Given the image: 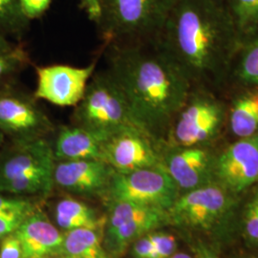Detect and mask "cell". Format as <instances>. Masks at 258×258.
Segmentation results:
<instances>
[{"mask_svg": "<svg viewBox=\"0 0 258 258\" xmlns=\"http://www.w3.org/2000/svg\"><path fill=\"white\" fill-rule=\"evenodd\" d=\"M156 42L194 89L208 93L231 81L243 46L231 15L219 0H180Z\"/></svg>", "mask_w": 258, "mask_h": 258, "instance_id": "obj_1", "label": "cell"}, {"mask_svg": "<svg viewBox=\"0 0 258 258\" xmlns=\"http://www.w3.org/2000/svg\"><path fill=\"white\" fill-rule=\"evenodd\" d=\"M106 46L107 67L123 93L136 125L157 142L167 138L194 87L157 44Z\"/></svg>", "mask_w": 258, "mask_h": 258, "instance_id": "obj_2", "label": "cell"}, {"mask_svg": "<svg viewBox=\"0 0 258 258\" xmlns=\"http://www.w3.org/2000/svg\"><path fill=\"white\" fill-rule=\"evenodd\" d=\"M55 158L47 138L13 143L0 150V194L21 197L48 194L54 187Z\"/></svg>", "mask_w": 258, "mask_h": 258, "instance_id": "obj_3", "label": "cell"}, {"mask_svg": "<svg viewBox=\"0 0 258 258\" xmlns=\"http://www.w3.org/2000/svg\"><path fill=\"white\" fill-rule=\"evenodd\" d=\"M180 0H102L97 28L105 45L156 42Z\"/></svg>", "mask_w": 258, "mask_h": 258, "instance_id": "obj_4", "label": "cell"}, {"mask_svg": "<svg viewBox=\"0 0 258 258\" xmlns=\"http://www.w3.org/2000/svg\"><path fill=\"white\" fill-rule=\"evenodd\" d=\"M71 123L104 140L136 125L123 93L106 68L93 75L83 99L74 107Z\"/></svg>", "mask_w": 258, "mask_h": 258, "instance_id": "obj_5", "label": "cell"}, {"mask_svg": "<svg viewBox=\"0 0 258 258\" xmlns=\"http://www.w3.org/2000/svg\"><path fill=\"white\" fill-rule=\"evenodd\" d=\"M50 117L33 94L17 84L0 91V131L13 143L47 138L55 131Z\"/></svg>", "mask_w": 258, "mask_h": 258, "instance_id": "obj_6", "label": "cell"}, {"mask_svg": "<svg viewBox=\"0 0 258 258\" xmlns=\"http://www.w3.org/2000/svg\"><path fill=\"white\" fill-rule=\"evenodd\" d=\"M106 196L111 202L127 201L168 211L180 196V189L163 165L114 172Z\"/></svg>", "mask_w": 258, "mask_h": 258, "instance_id": "obj_7", "label": "cell"}, {"mask_svg": "<svg viewBox=\"0 0 258 258\" xmlns=\"http://www.w3.org/2000/svg\"><path fill=\"white\" fill-rule=\"evenodd\" d=\"M212 94L195 89L191 92L167 135L170 146L198 147L218 132L226 118V110Z\"/></svg>", "mask_w": 258, "mask_h": 258, "instance_id": "obj_8", "label": "cell"}, {"mask_svg": "<svg viewBox=\"0 0 258 258\" xmlns=\"http://www.w3.org/2000/svg\"><path fill=\"white\" fill-rule=\"evenodd\" d=\"M111 203L104 238L109 255L119 256L135 240L170 221L168 212L160 208L127 201Z\"/></svg>", "mask_w": 258, "mask_h": 258, "instance_id": "obj_9", "label": "cell"}, {"mask_svg": "<svg viewBox=\"0 0 258 258\" xmlns=\"http://www.w3.org/2000/svg\"><path fill=\"white\" fill-rule=\"evenodd\" d=\"M98 59L84 67L69 64L36 66L37 84L33 95L59 107H75L83 99L95 74Z\"/></svg>", "mask_w": 258, "mask_h": 258, "instance_id": "obj_10", "label": "cell"}, {"mask_svg": "<svg viewBox=\"0 0 258 258\" xmlns=\"http://www.w3.org/2000/svg\"><path fill=\"white\" fill-rule=\"evenodd\" d=\"M155 139L136 125L113 133L103 142L102 160L116 172H129L162 165Z\"/></svg>", "mask_w": 258, "mask_h": 258, "instance_id": "obj_11", "label": "cell"}, {"mask_svg": "<svg viewBox=\"0 0 258 258\" xmlns=\"http://www.w3.org/2000/svg\"><path fill=\"white\" fill-rule=\"evenodd\" d=\"M230 207V198L221 186L205 184L186 191L169 208L170 220L190 227H211Z\"/></svg>", "mask_w": 258, "mask_h": 258, "instance_id": "obj_12", "label": "cell"}, {"mask_svg": "<svg viewBox=\"0 0 258 258\" xmlns=\"http://www.w3.org/2000/svg\"><path fill=\"white\" fill-rule=\"evenodd\" d=\"M214 175L233 192H241L258 180V132L231 145L214 163Z\"/></svg>", "mask_w": 258, "mask_h": 258, "instance_id": "obj_13", "label": "cell"}, {"mask_svg": "<svg viewBox=\"0 0 258 258\" xmlns=\"http://www.w3.org/2000/svg\"><path fill=\"white\" fill-rule=\"evenodd\" d=\"M115 170L102 160L57 161L55 185L79 195H106Z\"/></svg>", "mask_w": 258, "mask_h": 258, "instance_id": "obj_14", "label": "cell"}, {"mask_svg": "<svg viewBox=\"0 0 258 258\" xmlns=\"http://www.w3.org/2000/svg\"><path fill=\"white\" fill-rule=\"evenodd\" d=\"M162 165L179 189L191 190L210 184L214 165L209 153L199 147L170 146L162 154Z\"/></svg>", "mask_w": 258, "mask_h": 258, "instance_id": "obj_15", "label": "cell"}, {"mask_svg": "<svg viewBox=\"0 0 258 258\" xmlns=\"http://www.w3.org/2000/svg\"><path fill=\"white\" fill-rule=\"evenodd\" d=\"M24 258L49 257L61 252L63 235L41 212L34 211L15 232Z\"/></svg>", "mask_w": 258, "mask_h": 258, "instance_id": "obj_16", "label": "cell"}, {"mask_svg": "<svg viewBox=\"0 0 258 258\" xmlns=\"http://www.w3.org/2000/svg\"><path fill=\"white\" fill-rule=\"evenodd\" d=\"M55 131L52 147L56 162L102 160L104 139L72 123L60 125Z\"/></svg>", "mask_w": 258, "mask_h": 258, "instance_id": "obj_17", "label": "cell"}, {"mask_svg": "<svg viewBox=\"0 0 258 258\" xmlns=\"http://www.w3.org/2000/svg\"><path fill=\"white\" fill-rule=\"evenodd\" d=\"M29 65L31 57L24 45L0 33V91L17 84L19 74Z\"/></svg>", "mask_w": 258, "mask_h": 258, "instance_id": "obj_18", "label": "cell"}, {"mask_svg": "<svg viewBox=\"0 0 258 258\" xmlns=\"http://www.w3.org/2000/svg\"><path fill=\"white\" fill-rule=\"evenodd\" d=\"M60 255L62 258H110L98 231L85 228L66 231Z\"/></svg>", "mask_w": 258, "mask_h": 258, "instance_id": "obj_19", "label": "cell"}, {"mask_svg": "<svg viewBox=\"0 0 258 258\" xmlns=\"http://www.w3.org/2000/svg\"><path fill=\"white\" fill-rule=\"evenodd\" d=\"M55 214L58 227L66 231L83 228L98 231L105 224L91 208L70 198H65L57 203Z\"/></svg>", "mask_w": 258, "mask_h": 258, "instance_id": "obj_20", "label": "cell"}, {"mask_svg": "<svg viewBox=\"0 0 258 258\" xmlns=\"http://www.w3.org/2000/svg\"><path fill=\"white\" fill-rule=\"evenodd\" d=\"M230 126L234 135L246 138L258 132V91L238 97L230 110Z\"/></svg>", "mask_w": 258, "mask_h": 258, "instance_id": "obj_21", "label": "cell"}, {"mask_svg": "<svg viewBox=\"0 0 258 258\" xmlns=\"http://www.w3.org/2000/svg\"><path fill=\"white\" fill-rule=\"evenodd\" d=\"M239 35L242 45L258 37V0H222Z\"/></svg>", "mask_w": 258, "mask_h": 258, "instance_id": "obj_22", "label": "cell"}, {"mask_svg": "<svg viewBox=\"0 0 258 258\" xmlns=\"http://www.w3.org/2000/svg\"><path fill=\"white\" fill-rule=\"evenodd\" d=\"M231 80L245 86H258V37L240 49Z\"/></svg>", "mask_w": 258, "mask_h": 258, "instance_id": "obj_23", "label": "cell"}, {"mask_svg": "<svg viewBox=\"0 0 258 258\" xmlns=\"http://www.w3.org/2000/svg\"><path fill=\"white\" fill-rule=\"evenodd\" d=\"M31 25L22 14L19 0H0V33L20 41Z\"/></svg>", "mask_w": 258, "mask_h": 258, "instance_id": "obj_24", "label": "cell"}, {"mask_svg": "<svg viewBox=\"0 0 258 258\" xmlns=\"http://www.w3.org/2000/svg\"><path fill=\"white\" fill-rule=\"evenodd\" d=\"M155 251L152 258H170L175 253V237L166 232H150Z\"/></svg>", "mask_w": 258, "mask_h": 258, "instance_id": "obj_25", "label": "cell"}, {"mask_svg": "<svg viewBox=\"0 0 258 258\" xmlns=\"http://www.w3.org/2000/svg\"><path fill=\"white\" fill-rule=\"evenodd\" d=\"M54 0H19L23 16L29 20L41 19L51 8Z\"/></svg>", "mask_w": 258, "mask_h": 258, "instance_id": "obj_26", "label": "cell"}, {"mask_svg": "<svg viewBox=\"0 0 258 258\" xmlns=\"http://www.w3.org/2000/svg\"><path fill=\"white\" fill-rule=\"evenodd\" d=\"M245 231L250 239L258 241V191L248 204L245 213Z\"/></svg>", "mask_w": 258, "mask_h": 258, "instance_id": "obj_27", "label": "cell"}, {"mask_svg": "<svg viewBox=\"0 0 258 258\" xmlns=\"http://www.w3.org/2000/svg\"><path fill=\"white\" fill-rule=\"evenodd\" d=\"M0 258H24L21 243L16 233L0 240Z\"/></svg>", "mask_w": 258, "mask_h": 258, "instance_id": "obj_28", "label": "cell"}, {"mask_svg": "<svg viewBox=\"0 0 258 258\" xmlns=\"http://www.w3.org/2000/svg\"><path fill=\"white\" fill-rule=\"evenodd\" d=\"M150 232L135 240L132 247V254L134 258H152L155 248L150 237Z\"/></svg>", "mask_w": 258, "mask_h": 258, "instance_id": "obj_29", "label": "cell"}, {"mask_svg": "<svg viewBox=\"0 0 258 258\" xmlns=\"http://www.w3.org/2000/svg\"><path fill=\"white\" fill-rule=\"evenodd\" d=\"M80 6L88 19L97 26L102 19V0H80Z\"/></svg>", "mask_w": 258, "mask_h": 258, "instance_id": "obj_30", "label": "cell"}, {"mask_svg": "<svg viewBox=\"0 0 258 258\" xmlns=\"http://www.w3.org/2000/svg\"><path fill=\"white\" fill-rule=\"evenodd\" d=\"M197 256L199 258H219L212 250L208 249L206 246L201 245L197 249Z\"/></svg>", "mask_w": 258, "mask_h": 258, "instance_id": "obj_31", "label": "cell"}, {"mask_svg": "<svg viewBox=\"0 0 258 258\" xmlns=\"http://www.w3.org/2000/svg\"><path fill=\"white\" fill-rule=\"evenodd\" d=\"M170 258H194L191 257L190 255L184 253V252H178V253H174Z\"/></svg>", "mask_w": 258, "mask_h": 258, "instance_id": "obj_32", "label": "cell"}, {"mask_svg": "<svg viewBox=\"0 0 258 258\" xmlns=\"http://www.w3.org/2000/svg\"><path fill=\"white\" fill-rule=\"evenodd\" d=\"M5 143H6V138H5V136L0 131V150L4 147Z\"/></svg>", "mask_w": 258, "mask_h": 258, "instance_id": "obj_33", "label": "cell"}, {"mask_svg": "<svg viewBox=\"0 0 258 258\" xmlns=\"http://www.w3.org/2000/svg\"><path fill=\"white\" fill-rule=\"evenodd\" d=\"M39 258H47V257H39Z\"/></svg>", "mask_w": 258, "mask_h": 258, "instance_id": "obj_34", "label": "cell"}, {"mask_svg": "<svg viewBox=\"0 0 258 258\" xmlns=\"http://www.w3.org/2000/svg\"><path fill=\"white\" fill-rule=\"evenodd\" d=\"M219 1H222V0H219Z\"/></svg>", "mask_w": 258, "mask_h": 258, "instance_id": "obj_35", "label": "cell"}, {"mask_svg": "<svg viewBox=\"0 0 258 258\" xmlns=\"http://www.w3.org/2000/svg\"><path fill=\"white\" fill-rule=\"evenodd\" d=\"M197 258H199V257H198V256H197Z\"/></svg>", "mask_w": 258, "mask_h": 258, "instance_id": "obj_36", "label": "cell"}]
</instances>
